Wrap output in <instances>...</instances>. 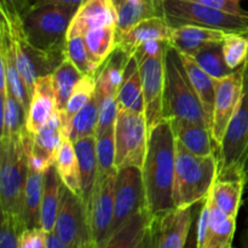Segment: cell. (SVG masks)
Instances as JSON below:
<instances>
[{
    "label": "cell",
    "mask_w": 248,
    "mask_h": 248,
    "mask_svg": "<svg viewBox=\"0 0 248 248\" xmlns=\"http://www.w3.org/2000/svg\"><path fill=\"white\" fill-rule=\"evenodd\" d=\"M177 138L171 118H165L149 131L147 155L142 167L148 211L152 217L174 206Z\"/></svg>",
    "instance_id": "6da1fadb"
},
{
    "label": "cell",
    "mask_w": 248,
    "mask_h": 248,
    "mask_svg": "<svg viewBox=\"0 0 248 248\" xmlns=\"http://www.w3.org/2000/svg\"><path fill=\"white\" fill-rule=\"evenodd\" d=\"M33 135L0 140V210L21 216Z\"/></svg>",
    "instance_id": "7a4b0ae2"
},
{
    "label": "cell",
    "mask_w": 248,
    "mask_h": 248,
    "mask_svg": "<svg viewBox=\"0 0 248 248\" xmlns=\"http://www.w3.org/2000/svg\"><path fill=\"white\" fill-rule=\"evenodd\" d=\"M219 173V159L215 154L200 156L177 140L173 199L176 207H188L202 201Z\"/></svg>",
    "instance_id": "3957f363"
},
{
    "label": "cell",
    "mask_w": 248,
    "mask_h": 248,
    "mask_svg": "<svg viewBox=\"0 0 248 248\" xmlns=\"http://www.w3.org/2000/svg\"><path fill=\"white\" fill-rule=\"evenodd\" d=\"M165 118L184 119L207 127L205 109L182 61L181 53L169 45L165 55Z\"/></svg>",
    "instance_id": "277c9868"
},
{
    "label": "cell",
    "mask_w": 248,
    "mask_h": 248,
    "mask_svg": "<svg viewBox=\"0 0 248 248\" xmlns=\"http://www.w3.org/2000/svg\"><path fill=\"white\" fill-rule=\"evenodd\" d=\"M1 9V22L6 27L14 43L17 67L23 77L31 94L39 78L50 75L65 58V51H44L29 43L23 27V18L14 10Z\"/></svg>",
    "instance_id": "5b68a950"
},
{
    "label": "cell",
    "mask_w": 248,
    "mask_h": 248,
    "mask_svg": "<svg viewBox=\"0 0 248 248\" xmlns=\"http://www.w3.org/2000/svg\"><path fill=\"white\" fill-rule=\"evenodd\" d=\"M242 67L244 87L241 99L228 125L223 144L219 148L218 179H246L245 170L248 159V58Z\"/></svg>",
    "instance_id": "8992f818"
},
{
    "label": "cell",
    "mask_w": 248,
    "mask_h": 248,
    "mask_svg": "<svg viewBox=\"0 0 248 248\" xmlns=\"http://www.w3.org/2000/svg\"><path fill=\"white\" fill-rule=\"evenodd\" d=\"M77 10L56 4L29 10L22 17L29 43L44 51H65L68 29Z\"/></svg>",
    "instance_id": "52a82bcc"
},
{
    "label": "cell",
    "mask_w": 248,
    "mask_h": 248,
    "mask_svg": "<svg viewBox=\"0 0 248 248\" xmlns=\"http://www.w3.org/2000/svg\"><path fill=\"white\" fill-rule=\"evenodd\" d=\"M165 17L171 27L181 24L248 33V16H239L190 0H164Z\"/></svg>",
    "instance_id": "ba28073f"
},
{
    "label": "cell",
    "mask_w": 248,
    "mask_h": 248,
    "mask_svg": "<svg viewBox=\"0 0 248 248\" xmlns=\"http://www.w3.org/2000/svg\"><path fill=\"white\" fill-rule=\"evenodd\" d=\"M149 128L144 113L119 109L115 121V164L142 169L147 155Z\"/></svg>",
    "instance_id": "9c48e42d"
},
{
    "label": "cell",
    "mask_w": 248,
    "mask_h": 248,
    "mask_svg": "<svg viewBox=\"0 0 248 248\" xmlns=\"http://www.w3.org/2000/svg\"><path fill=\"white\" fill-rule=\"evenodd\" d=\"M53 230L69 248H94L86 203L64 184Z\"/></svg>",
    "instance_id": "30bf717a"
},
{
    "label": "cell",
    "mask_w": 248,
    "mask_h": 248,
    "mask_svg": "<svg viewBox=\"0 0 248 248\" xmlns=\"http://www.w3.org/2000/svg\"><path fill=\"white\" fill-rule=\"evenodd\" d=\"M144 210H148V206L142 169L124 167L118 170L114 198V220L110 236Z\"/></svg>",
    "instance_id": "8fae6325"
},
{
    "label": "cell",
    "mask_w": 248,
    "mask_h": 248,
    "mask_svg": "<svg viewBox=\"0 0 248 248\" xmlns=\"http://www.w3.org/2000/svg\"><path fill=\"white\" fill-rule=\"evenodd\" d=\"M116 173L97 178L91 200L87 205L90 228L94 248L106 246L110 237L114 220Z\"/></svg>",
    "instance_id": "7c38bea8"
},
{
    "label": "cell",
    "mask_w": 248,
    "mask_h": 248,
    "mask_svg": "<svg viewBox=\"0 0 248 248\" xmlns=\"http://www.w3.org/2000/svg\"><path fill=\"white\" fill-rule=\"evenodd\" d=\"M244 65V64H242ZM235 69L230 75L215 79L216 99L211 135L218 148L222 147L228 125L239 107L244 87V67Z\"/></svg>",
    "instance_id": "4fadbf2b"
},
{
    "label": "cell",
    "mask_w": 248,
    "mask_h": 248,
    "mask_svg": "<svg viewBox=\"0 0 248 248\" xmlns=\"http://www.w3.org/2000/svg\"><path fill=\"white\" fill-rule=\"evenodd\" d=\"M166 51L159 55L145 57L137 62L140 67V79H142L144 114L149 131L154 128L162 119H165L164 98Z\"/></svg>",
    "instance_id": "5bb4252c"
},
{
    "label": "cell",
    "mask_w": 248,
    "mask_h": 248,
    "mask_svg": "<svg viewBox=\"0 0 248 248\" xmlns=\"http://www.w3.org/2000/svg\"><path fill=\"white\" fill-rule=\"evenodd\" d=\"M191 223V206L173 207L152 217V247L182 248L186 246Z\"/></svg>",
    "instance_id": "9a60e30c"
},
{
    "label": "cell",
    "mask_w": 248,
    "mask_h": 248,
    "mask_svg": "<svg viewBox=\"0 0 248 248\" xmlns=\"http://www.w3.org/2000/svg\"><path fill=\"white\" fill-rule=\"evenodd\" d=\"M0 94L5 96L9 91L11 92L28 114L31 94L17 67L14 43L2 22L0 24Z\"/></svg>",
    "instance_id": "2e32d148"
},
{
    "label": "cell",
    "mask_w": 248,
    "mask_h": 248,
    "mask_svg": "<svg viewBox=\"0 0 248 248\" xmlns=\"http://www.w3.org/2000/svg\"><path fill=\"white\" fill-rule=\"evenodd\" d=\"M63 123L58 111L46 121L43 127L33 135L31 147L29 149V164L45 171L48 166L55 164L58 149L62 144Z\"/></svg>",
    "instance_id": "e0dca14e"
},
{
    "label": "cell",
    "mask_w": 248,
    "mask_h": 248,
    "mask_svg": "<svg viewBox=\"0 0 248 248\" xmlns=\"http://www.w3.org/2000/svg\"><path fill=\"white\" fill-rule=\"evenodd\" d=\"M172 27L166 17H152L138 22L127 31L116 33V47L132 57L137 47L149 40L170 41Z\"/></svg>",
    "instance_id": "ac0fdd59"
},
{
    "label": "cell",
    "mask_w": 248,
    "mask_h": 248,
    "mask_svg": "<svg viewBox=\"0 0 248 248\" xmlns=\"http://www.w3.org/2000/svg\"><path fill=\"white\" fill-rule=\"evenodd\" d=\"M116 24V7L111 0H85L75 12L67 39L85 35L90 29Z\"/></svg>",
    "instance_id": "d6986e66"
},
{
    "label": "cell",
    "mask_w": 248,
    "mask_h": 248,
    "mask_svg": "<svg viewBox=\"0 0 248 248\" xmlns=\"http://www.w3.org/2000/svg\"><path fill=\"white\" fill-rule=\"evenodd\" d=\"M228 31L210 27L181 24L172 27L169 44L179 52L194 56L211 44L223 43Z\"/></svg>",
    "instance_id": "ffe728a7"
},
{
    "label": "cell",
    "mask_w": 248,
    "mask_h": 248,
    "mask_svg": "<svg viewBox=\"0 0 248 248\" xmlns=\"http://www.w3.org/2000/svg\"><path fill=\"white\" fill-rule=\"evenodd\" d=\"M56 111L57 106L52 74L39 78L34 86L31 106L27 114V131L35 135Z\"/></svg>",
    "instance_id": "44dd1931"
},
{
    "label": "cell",
    "mask_w": 248,
    "mask_h": 248,
    "mask_svg": "<svg viewBox=\"0 0 248 248\" xmlns=\"http://www.w3.org/2000/svg\"><path fill=\"white\" fill-rule=\"evenodd\" d=\"M44 172L29 164L26 188H24L22 222L26 229L41 228L40 211L44 191Z\"/></svg>",
    "instance_id": "7402d4cb"
},
{
    "label": "cell",
    "mask_w": 248,
    "mask_h": 248,
    "mask_svg": "<svg viewBox=\"0 0 248 248\" xmlns=\"http://www.w3.org/2000/svg\"><path fill=\"white\" fill-rule=\"evenodd\" d=\"M132 57L116 47L97 73L96 93L98 97L114 96L118 98V92L123 84L125 70Z\"/></svg>",
    "instance_id": "603a6c76"
},
{
    "label": "cell",
    "mask_w": 248,
    "mask_h": 248,
    "mask_svg": "<svg viewBox=\"0 0 248 248\" xmlns=\"http://www.w3.org/2000/svg\"><path fill=\"white\" fill-rule=\"evenodd\" d=\"M74 148L79 160L80 174H81V199L86 206L91 200L97 177H98V162L96 152V136L75 140Z\"/></svg>",
    "instance_id": "cb8c5ba5"
},
{
    "label": "cell",
    "mask_w": 248,
    "mask_h": 248,
    "mask_svg": "<svg viewBox=\"0 0 248 248\" xmlns=\"http://www.w3.org/2000/svg\"><path fill=\"white\" fill-rule=\"evenodd\" d=\"M176 138L191 153L200 156L215 154L210 127L184 119H172Z\"/></svg>",
    "instance_id": "d4e9b609"
},
{
    "label": "cell",
    "mask_w": 248,
    "mask_h": 248,
    "mask_svg": "<svg viewBox=\"0 0 248 248\" xmlns=\"http://www.w3.org/2000/svg\"><path fill=\"white\" fill-rule=\"evenodd\" d=\"M63 182L58 174L55 164L48 166L44 172V191L41 201L40 223L45 232L55 229L58 208L61 202V189Z\"/></svg>",
    "instance_id": "484cf974"
},
{
    "label": "cell",
    "mask_w": 248,
    "mask_h": 248,
    "mask_svg": "<svg viewBox=\"0 0 248 248\" xmlns=\"http://www.w3.org/2000/svg\"><path fill=\"white\" fill-rule=\"evenodd\" d=\"M152 17H165L164 0H132L116 6L118 31L128 28Z\"/></svg>",
    "instance_id": "4316f807"
},
{
    "label": "cell",
    "mask_w": 248,
    "mask_h": 248,
    "mask_svg": "<svg viewBox=\"0 0 248 248\" xmlns=\"http://www.w3.org/2000/svg\"><path fill=\"white\" fill-rule=\"evenodd\" d=\"M181 53L182 61L184 63L186 72H188L190 81L193 86L195 87V91L202 103L203 109H205L206 118H207L208 125L212 124L213 110H215V99H216V86H215V78L211 77L205 69L200 67L198 62L194 60L191 56Z\"/></svg>",
    "instance_id": "83f0119b"
},
{
    "label": "cell",
    "mask_w": 248,
    "mask_h": 248,
    "mask_svg": "<svg viewBox=\"0 0 248 248\" xmlns=\"http://www.w3.org/2000/svg\"><path fill=\"white\" fill-rule=\"evenodd\" d=\"M235 230H236V218L229 217L227 213L223 212L215 202L212 196L210 224H208L207 236L203 248H230L232 246Z\"/></svg>",
    "instance_id": "f1b7e54d"
},
{
    "label": "cell",
    "mask_w": 248,
    "mask_h": 248,
    "mask_svg": "<svg viewBox=\"0 0 248 248\" xmlns=\"http://www.w3.org/2000/svg\"><path fill=\"white\" fill-rule=\"evenodd\" d=\"M119 109L144 113V97H143L142 79L138 63L131 58L125 70L123 84L118 92Z\"/></svg>",
    "instance_id": "f546056e"
},
{
    "label": "cell",
    "mask_w": 248,
    "mask_h": 248,
    "mask_svg": "<svg viewBox=\"0 0 248 248\" xmlns=\"http://www.w3.org/2000/svg\"><path fill=\"white\" fill-rule=\"evenodd\" d=\"M55 166L63 184L74 194L81 196V174H80L79 160L75 153L74 143L69 138L64 137L63 140L56 156Z\"/></svg>",
    "instance_id": "4dcf8cb0"
},
{
    "label": "cell",
    "mask_w": 248,
    "mask_h": 248,
    "mask_svg": "<svg viewBox=\"0 0 248 248\" xmlns=\"http://www.w3.org/2000/svg\"><path fill=\"white\" fill-rule=\"evenodd\" d=\"M245 184H247L245 178L217 179L211 189L215 202L229 217L237 218Z\"/></svg>",
    "instance_id": "1f68e13d"
},
{
    "label": "cell",
    "mask_w": 248,
    "mask_h": 248,
    "mask_svg": "<svg viewBox=\"0 0 248 248\" xmlns=\"http://www.w3.org/2000/svg\"><path fill=\"white\" fill-rule=\"evenodd\" d=\"M116 24L90 29L84 35L87 50L97 67L101 68L116 48Z\"/></svg>",
    "instance_id": "d6a6232c"
},
{
    "label": "cell",
    "mask_w": 248,
    "mask_h": 248,
    "mask_svg": "<svg viewBox=\"0 0 248 248\" xmlns=\"http://www.w3.org/2000/svg\"><path fill=\"white\" fill-rule=\"evenodd\" d=\"M98 118L99 98L97 93H94L91 101L73 116L70 123L68 124L67 128L63 131V136L65 138H69L72 142L85 137H90V136H96Z\"/></svg>",
    "instance_id": "836d02e7"
},
{
    "label": "cell",
    "mask_w": 248,
    "mask_h": 248,
    "mask_svg": "<svg viewBox=\"0 0 248 248\" xmlns=\"http://www.w3.org/2000/svg\"><path fill=\"white\" fill-rule=\"evenodd\" d=\"M27 111L18 99L7 92L1 96V137L7 140L12 136L22 135L27 130Z\"/></svg>",
    "instance_id": "e575fe53"
},
{
    "label": "cell",
    "mask_w": 248,
    "mask_h": 248,
    "mask_svg": "<svg viewBox=\"0 0 248 248\" xmlns=\"http://www.w3.org/2000/svg\"><path fill=\"white\" fill-rule=\"evenodd\" d=\"M82 77L84 75L68 60L67 56L52 73L53 87H55L56 93V106H57L58 113H62L64 110L75 85Z\"/></svg>",
    "instance_id": "d590c367"
},
{
    "label": "cell",
    "mask_w": 248,
    "mask_h": 248,
    "mask_svg": "<svg viewBox=\"0 0 248 248\" xmlns=\"http://www.w3.org/2000/svg\"><path fill=\"white\" fill-rule=\"evenodd\" d=\"M97 78L96 75H84L75 85L72 94H70L68 103L64 110L60 113L63 123V131L67 128L68 124L73 119V116L81 110L87 103L92 99L96 93Z\"/></svg>",
    "instance_id": "8d00e7d4"
},
{
    "label": "cell",
    "mask_w": 248,
    "mask_h": 248,
    "mask_svg": "<svg viewBox=\"0 0 248 248\" xmlns=\"http://www.w3.org/2000/svg\"><path fill=\"white\" fill-rule=\"evenodd\" d=\"M191 57L200 64L202 69H205L215 79L228 77L234 72V69H232L227 64L222 43L211 44V45L201 48L198 53H195Z\"/></svg>",
    "instance_id": "74e56055"
},
{
    "label": "cell",
    "mask_w": 248,
    "mask_h": 248,
    "mask_svg": "<svg viewBox=\"0 0 248 248\" xmlns=\"http://www.w3.org/2000/svg\"><path fill=\"white\" fill-rule=\"evenodd\" d=\"M65 56L82 75H97L99 68L92 60L84 35L72 36L65 43Z\"/></svg>",
    "instance_id": "f35d334b"
},
{
    "label": "cell",
    "mask_w": 248,
    "mask_h": 248,
    "mask_svg": "<svg viewBox=\"0 0 248 248\" xmlns=\"http://www.w3.org/2000/svg\"><path fill=\"white\" fill-rule=\"evenodd\" d=\"M98 177L109 176L118 172L115 164V126L99 137H96Z\"/></svg>",
    "instance_id": "ab89813d"
},
{
    "label": "cell",
    "mask_w": 248,
    "mask_h": 248,
    "mask_svg": "<svg viewBox=\"0 0 248 248\" xmlns=\"http://www.w3.org/2000/svg\"><path fill=\"white\" fill-rule=\"evenodd\" d=\"M227 64L232 69L241 67L248 58V38L239 31H228L222 43Z\"/></svg>",
    "instance_id": "60d3db41"
},
{
    "label": "cell",
    "mask_w": 248,
    "mask_h": 248,
    "mask_svg": "<svg viewBox=\"0 0 248 248\" xmlns=\"http://www.w3.org/2000/svg\"><path fill=\"white\" fill-rule=\"evenodd\" d=\"M24 229L21 216L1 211L0 248H19V239Z\"/></svg>",
    "instance_id": "b9f144b4"
},
{
    "label": "cell",
    "mask_w": 248,
    "mask_h": 248,
    "mask_svg": "<svg viewBox=\"0 0 248 248\" xmlns=\"http://www.w3.org/2000/svg\"><path fill=\"white\" fill-rule=\"evenodd\" d=\"M98 96V94H97ZM99 98V118L96 130V137H99L107 131L115 126L119 113L118 98L114 96L98 97Z\"/></svg>",
    "instance_id": "7bdbcfd3"
},
{
    "label": "cell",
    "mask_w": 248,
    "mask_h": 248,
    "mask_svg": "<svg viewBox=\"0 0 248 248\" xmlns=\"http://www.w3.org/2000/svg\"><path fill=\"white\" fill-rule=\"evenodd\" d=\"M211 201H212V195H211V191H210L208 195L203 199V205H202V208H201L200 217H199L198 236H196V246L199 248H203V246H205L208 224H210Z\"/></svg>",
    "instance_id": "ee69618b"
},
{
    "label": "cell",
    "mask_w": 248,
    "mask_h": 248,
    "mask_svg": "<svg viewBox=\"0 0 248 248\" xmlns=\"http://www.w3.org/2000/svg\"><path fill=\"white\" fill-rule=\"evenodd\" d=\"M19 248H46V232L43 228L24 229L19 239Z\"/></svg>",
    "instance_id": "f6af8a7d"
},
{
    "label": "cell",
    "mask_w": 248,
    "mask_h": 248,
    "mask_svg": "<svg viewBox=\"0 0 248 248\" xmlns=\"http://www.w3.org/2000/svg\"><path fill=\"white\" fill-rule=\"evenodd\" d=\"M169 41H161V40H149L145 41L144 44L137 47V50L135 51L132 57L136 61H140L145 57H150V56L159 55V53L165 52L169 47Z\"/></svg>",
    "instance_id": "bcb514c9"
},
{
    "label": "cell",
    "mask_w": 248,
    "mask_h": 248,
    "mask_svg": "<svg viewBox=\"0 0 248 248\" xmlns=\"http://www.w3.org/2000/svg\"><path fill=\"white\" fill-rule=\"evenodd\" d=\"M190 1H195L198 4L215 7V9L230 12V14L234 15H239V16H248V12L245 11L240 6V0H190Z\"/></svg>",
    "instance_id": "7dc6e473"
},
{
    "label": "cell",
    "mask_w": 248,
    "mask_h": 248,
    "mask_svg": "<svg viewBox=\"0 0 248 248\" xmlns=\"http://www.w3.org/2000/svg\"><path fill=\"white\" fill-rule=\"evenodd\" d=\"M35 0H1V6L14 10L23 17L29 10L33 9Z\"/></svg>",
    "instance_id": "c3c4849f"
},
{
    "label": "cell",
    "mask_w": 248,
    "mask_h": 248,
    "mask_svg": "<svg viewBox=\"0 0 248 248\" xmlns=\"http://www.w3.org/2000/svg\"><path fill=\"white\" fill-rule=\"evenodd\" d=\"M85 0H35L34 2V6H40V5H46V4H56V5H63V6H69V7H78L84 2Z\"/></svg>",
    "instance_id": "681fc988"
},
{
    "label": "cell",
    "mask_w": 248,
    "mask_h": 248,
    "mask_svg": "<svg viewBox=\"0 0 248 248\" xmlns=\"http://www.w3.org/2000/svg\"><path fill=\"white\" fill-rule=\"evenodd\" d=\"M46 248H69L68 245L56 234L55 230L46 232Z\"/></svg>",
    "instance_id": "f907efd6"
},
{
    "label": "cell",
    "mask_w": 248,
    "mask_h": 248,
    "mask_svg": "<svg viewBox=\"0 0 248 248\" xmlns=\"http://www.w3.org/2000/svg\"><path fill=\"white\" fill-rule=\"evenodd\" d=\"M111 1L114 2V5H115V7H116V6H119L120 4H124V2H126V1H132V0H111Z\"/></svg>",
    "instance_id": "816d5d0a"
},
{
    "label": "cell",
    "mask_w": 248,
    "mask_h": 248,
    "mask_svg": "<svg viewBox=\"0 0 248 248\" xmlns=\"http://www.w3.org/2000/svg\"><path fill=\"white\" fill-rule=\"evenodd\" d=\"M245 174H246V182L248 184V159H247V164H246V170H245Z\"/></svg>",
    "instance_id": "f5cc1de1"
},
{
    "label": "cell",
    "mask_w": 248,
    "mask_h": 248,
    "mask_svg": "<svg viewBox=\"0 0 248 248\" xmlns=\"http://www.w3.org/2000/svg\"><path fill=\"white\" fill-rule=\"evenodd\" d=\"M245 240H246V245H248V220H247V230H246V236H245Z\"/></svg>",
    "instance_id": "db71d44e"
},
{
    "label": "cell",
    "mask_w": 248,
    "mask_h": 248,
    "mask_svg": "<svg viewBox=\"0 0 248 248\" xmlns=\"http://www.w3.org/2000/svg\"><path fill=\"white\" fill-rule=\"evenodd\" d=\"M246 35H247V38H248V33H247V34H246Z\"/></svg>",
    "instance_id": "11a10c76"
}]
</instances>
